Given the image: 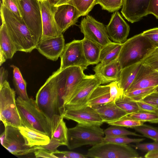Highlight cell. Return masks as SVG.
Returning a JSON list of instances; mask_svg holds the SVG:
<instances>
[{"label":"cell","mask_w":158,"mask_h":158,"mask_svg":"<svg viewBox=\"0 0 158 158\" xmlns=\"http://www.w3.org/2000/svg\"><path fill=\"white\" fill-rule=\"evenodd\" d=\"M59 152L65 155L67 158H87L85 155L74 152L59 151Z\"/></svg>","instance_id":"cell-50"},{"label":"cell","mask_w":158,"mask_h":158,"mask_svg":"<svg viewBox=\"0 0 158 158\" xmlns=\"http://www.w3.org/2000/svg\"><path fill=\"white\" fill-rule=\"evenodd\" d=\"M156 48L142 33L127 40L122 44L117 61L122 69L141 62Z\"/></svg>","instance_id":"cell-3"},{"label":"cell","mask_w":158,"mask_h":158,"mask_svg":"<svg viewBox=\"0 0 158 158\" xmlns=\"http://www.w3.org/2000/svg\"><path fill=\"white\" fill-rule=\"evenodd\" d=\"M66 68L54 72L40 88L35 97L37 105L50 120L55 115L62 116L65 110L64 97Z\"/></svg>","instance_id":"cell-1"},{"label":"cell","mask_w":158,"mask_h":158,"mask_svg":"<svg viewBox=\"0 0 158 158\" xmlns=\"http://www.w3.org/2000/svg\"><path fill=\"white\" fill-rule=\"evenodd\" d=\"M55 6V19L60 31L63 34L69 27L76 24L81 15L77 9L70 4Z\"/></svg>","instance_id":"cell-15"},{"label":"cell","mask_w":158,"mask_h":158,"mask_svg":"<svg viewBox=\"0 0 158 158\" xmlns=\"http://www.w3.org/2000/svg\"><path fill=\"white\" fill-rule=\"evenodd\" d=\"M22 10V18L29 30L36 45L42 32L40 2L38 0H19Z\"/></svg>","instance_id":"cell-8"},{"label":"cell","mask_w":158,"mask_h":158,"mask_svg":"<svg viewBox=\"0 0 158 158\" xmlns=\"http://www.w3.org/2000/svg\"><path fill=\"white\" fill-rule=\"evenodd\" d=\"M65 108L62 115L64 118L84 124L100 126L104 123L99 114L91 106L87 105L78 108Z\"/></svg>","instance_id":"cell-13"},{"label":"cell","mask_w":158,"mask_h":158,"mask_svg":"<svg viewBox=\"0 0 158 158\" xmlns=\"http://www.w3.org/2000/svg\"><path fill=\"white\" fill-rule=\"evenodd\" d=\"M142 63L146 64L153 69H158V47L148 55L142 61Z\"/></svg>","instance_id":"cell-41"},{"label":"cell","mask_w":158,"mask_h":158,"mask_svg":"<svg viewBox=\"0 0 158 158\" xmlns=\"http://www.w3.org/2000/svg\"><path fill=\"white\" fill-rule=\"evenodd\" d=\"M150 0H123L121 12L131 23L137 22L148 15L147 8Z\"/></svg>","instance_id":"cell-19"},{"label":"cell","mask_w":158,"mask_h":158,"mask_svg":"<svg viewBox=\"0 0 158 158\" xmlns=\"http://www.w3.org/2000/svg\"><path fill=\"white\" fill-rule=\"evenodd\" d=\"M121 70L117 60L106 65L99 63L93 68L95 75L102 84L118 81Z\"/></svg>","instance_id":"cell-21"},{"label":"cell","mask_w":158,"mask_h":158,"mask_svg":"<svg viewBox=\"0 0 158 158\" xmlns=\"http://www.w3.org/2000/svg\"><path fill=\"white\" fill-rule=\"evenodd\" d=\"M112 101L110 98V87L108 85H100L98 86L90 94L87 105L93 106Z\"/></svg>","instance_id":"cell-29"},{"label":"cell","mask_w":158,"mask_h":158,"mask_svg":"<svg viewBox=\"0 0 158 158\" xmlns=\"http://www.w3.org/2000/svg\"><path fill=\"white\" fill-rule=\"evenodd\" d=\"M144 157L145 158H158V150L148 152Z\"/></svg>","instance_id":"cell-52"},{"label":"cell","mask_w":158,"mask_h":158,"mask_svg":"<svg viewBox=\"0 0 158 158\" xmlns=\"http://www.w3.org/2000/svg\"><path fill=\"white\" fill-rule=\"evenodd\" d=\"M142 33L149 39L156 48L158 47V27L147 30Z\"/></svg>","instance_id":"cell-44"},{"label":"cell","mask_w":158,"mask_h":158,"mask_svg":"<svg viewBox=\"0 0 158 158\" xmlns=\"http://www.w3.org/2000/svg\"><path fill=\"white\" fill-rule=\"evenodd\" d=\"M158 85V71L142 63L134 80L126 92Z\"/></svg>","instance_id":"cell-18"},{"label":"cell","mask_w":158,"mask_h":158,"mask_svg":"<svg viewBox=\"0 0 158 158\" xmlns=\"http://www.w3.org/2000/svg\"><path fill=\"white\" fill-rule=\"evenodd\" d=\"M145 139V138L133 139L127 136L104 137L102 142H110L122 144H127L131 143H139Z\"/></svg>","instance_id":"cell-39"},{"label":"cell","mask_w":158,"mask_h":158,"mask_svg":"<svg viewBox=\"0 0 158 158\" xmlns=\"http://www.w3.org/2000/svg\"><path fill=\"white\" fill-rule=\"evenodd\" d=\"M2 23L5 26L18 51L30 52L36 44L22 18L10 11L2 3L0 7Z\"/></svg>","instance_id":"cell-2"},{"label":"cell","mask_w":158,"mask_h":158,"mask_svg":"<svg viewBox=\"0 0 158 158\" xmlns=\"http://www.w3.org/2000/svg\"><path fill=\"white\" fill-rule=\"evenodd\" d=\"M154 92L158 93V85L156 87Z\"/></svg>","instance_id":"cell-55"},{"label":"cell","mask_w":158,"mask_h":158,"mask_svg":"<svg viewBox=\"0 0 158 158\" xmlns=\"http://www.w3.org/2000/svg\"><path fill=\"white\" fill-rule=\"evenodd\" d=\"M147 11L148 15L152 14L158 19V0H150Z\"/></svg>","instance_id":"cell-47"},{"label":"cell","mask_w":158,"mask_h":158,"mask_svg":"<svg viewBox=\"0 0 158 158\" xmlns=\"http://www.w3.org/2000/svg\"><path fill=\"white\" fill-rule=\"evenodd\" d=\"M64 118L60 115H55L51 118L50 139H56L60 142L62 145L67 146L68 128Z\"/></svg>","instance_id":"cell-25"},{"label":"cell","mask_w":158,"mask_h":158,"mask_svg":"<svg viewBox=\"0 0 158 158\" xmlns=\"http://www.w3.org/2000/svg\"><path fill=\"white\" fill-rule=\"evenodd\" d=\"M10 66L13 69V82L17 94L23 99L28 100L29 98L27 92V83L23 78L19 69L13 64Z\"/></svg>","instance_id":"cell-30"},{"label":"cell","mask_w":158,"mask_h":158,"mask_svg":"<svg viewBox=\"0 0 158 158\" xmlns=\"http://www.w3.org/2000/svg\"><path fill=\"white\" fill-rule=\"evenodd\" d=\"M131 117L143 122L158 123V114L149 112L140 111L131 114Z\"/></svg>","instance_id":"cell-38"},{"label":"cell","mask_w":158,"mask_h":158,"mask_svg":"<svg viewBox=\"0 0 158 158\" xmlns=\"http://www.w3.org/2000/svg\"><path fill=\"white\" fill-rule=\"evenodd\" d=\"M15 99V92L7 81L0 86V119L5 127L22 126Z\"/></svg>","instance_id":"cell-6"},{"label":"cell","mask_w":158,"mask_h":158,"mask_svg":"<svg viewBox=\"0 0 158 158\" xmlns=\"http://www.w3.org/2000/svg\"><path fill=\"white\" fill-rule=\"evenodd\" d=\"M65 45L63 34L54 38L40 40L36 49L47 59L57 60L60 57Z\"/></svg>","instance_id":"cell-17"},{"label":"cell","mask_w":158,"mask_h":158,"mask_svg":"<svg viewBox=\"0 0 158 158\" xmlns=\"http://www.w3.org/2000/svg\"><path fill=\"white\" fill-rule=\"evenodd\" d=\"M154 141L158 142V138L155 140Z\"/></svg>","instance_id":"cell-56"},{"label":"cell","mask_w":158,"mask_h":158,"mask_svg":"<svg viewBox=\"0 0 158 158\" xmlns=\"http://www.w3.org/2000/svg\"><path fill=\"white\" fill-rule=\"evenodd\" d=\"M104 135L100 126L78 123L68 129L67 146L71 150L84 145H95L102 142Z\"/></svg>","instance_id":"cell-5"},{"label":"cell","mask_w":158,"mask_h":158,"mask_svg":"<svg viewBox=\"0 0 158 158\" xmlns=\"http://www.w3.org/2000/svg\"><path fill=\"white\" fill-rule=\"evenodd\" d=\"M60 57V69L72 66H78L85 70L89 65L84 54L82 40H74L66 44Z\"/></svg>","instance_id":"cell-12"},{"label":"cell","mask_w":158,"mask_h":158,"mask_svg":"<svg viewBox=\"0 0 158 158\" xmlns=\"http://www.w3.org/2000/svg\"><path fill=\"white\" fill-rule=\"evenodd\" d=\"M156 87L137 89L127 92L124 94L133 101H141L148 95L154 92Z\"/></svg>","instance_id":"cell-37"},{"label":"cell","mask_w":158,"mask_h":158,"mask_svg":"<svg viewBox=\"0 0 158 158\" xmlns=\"http://www.w3.org/2000/svg\"><path fill=\"white\" fill-rule=\"evenodd\" d=\"M102 84L95 75H86L79 84L65 108H75L87 105L89 98L93 90Z\"/></svg>","instance_id":"cell-10"},{"label":"cell","mask_w":158,"mask_h":158,"mask_svg":"<svg viewBox=\"0 0 158 158\" xmlns=\"http://www.w3.org/2000/svg\"><path fill=\"white\" fill-rule=\"evenodd\" d=\"M82 41L84 54L89 65L98 64L102 47L84 38Z\"/></svg>","instance_id":"cell-28"},{"label":"cell","mask_w":158,"mask_h":158,"mask_svg":"<svg viewBox=\"0 0 158 158\" xmlns=\"http://www.w3.org/2000/svg\"><path fill=\"white\" fill-rule=\"evenodd\" d=\"M95 1L96 0H71L67 3L75 7L81 16H85L88 15L96 5Z\"/></svg>","instance_id":"cell-32"},{"label":"cell","mask_w":158,"mask_h":158,"mask_svg":"<svg viewBox=\"0 0 158 158\" xmlns=\"http://www.w3.org/2000/svg\"><path fill=\"white\" fill-rule=\"evenodd\" d=\"M40 2L42 22V32L40 40L56 37L63 34L60 31L55 19L56 6L47 0Z\"/></svg>","instance_id":"cell-14"},{"label":"cell","mask_w":158,"mask_h":158,"mask_svg":"<svg viewBox=\"0 0 158 158\" xmlns=\"http://www.w3.org/2000/svg\"><path fill=\"white\" fill-rule=\"evenodd\" d=\"M115 101L117 105L128 115L142 111L136 102L131 100L124 94Z\"/></svg>","instance_id":"cell-31"},{"label":"cell","mask_w":158,"mask_h":158,"mask_svg":"<svg viewBox=\"0 0 158 158\" xmlns=\"http://www.w3.org/2000/svg\"><path fill=\"white\" fill-rule=\"evenodd\" d=\"M144 122L126 115L115 121L107 123L110 125H116L127 128L133 127L143 124Z\"/></svg>","instance_id":"cell-34"},{"label":"cell","mask_w":158,"mask_h":158,"mask_svg":"<svg viewBox=\"0 0 158 158\" xmlns=\"http://www.w3.org/2000/svg\"><path fill=\"white\" fill-rule=\"evenodd\" d=\"M108 85L110 87V98L112 100L115 101L124 94L118 86L117 81L111 82Z\"/></svg>","instance_id":"cell-42"},{"label":"cell","mask_w":158,"mask_h":158,"mask_svg":"<svg viewBox=\"0 0 158 158\" xmlns=\"http://www.w3.org/2000/svg\"><path fill=\"white\" fill-rule=\"evenodd\" d=\"M2 146L12 154L16 156L25 155L38 150V146L30 147L18 128L7 126L0 136Z\"/></svg>","instance_id":"cell-9"},{"label":"cell","mask_w":158,"mask_h":158,"mask_svg":"<svg viewBox=\"0 0 158 158\" xmlns=\"http://www.w3.org/2000/svg\"><path fill=\"white\" fill-rule=\"evenodd\" d=\"M123 0H96V5L98 4L102 9L113 12L122 8Z\"/></svg>","instance_id":"cell-35"},{"label":"cell","mask_w":158,"mask_h":158,"mask_svg":"<svg viewBox=\"0 0 158 158\" xmlns=\"http://www.w3.org/2000/svg\"><path fill=\"white\" fill-rule=\"evenodd\" d=\"M106 27L109 38L114 42L123 44L127 40L130 27L118 11L112 14Z\"/></svg>","instance_id":"cell-16"},{"label":"cell","mask_w":158,"mask_h":158,"mask_svg":"<svg viewBox=\"0 0 158 158\" xmlns=\"http://www.w3.org/2000/svg\"><path fill=\"white\" fill-rule=\"evenodd\" d=\"M135 102L142 111L158 114V108L142 101Z\"/></svg>","instance_id":"cell-45"},{"label":"cell","mask_w":158,"mask_h":158,"mask_svg":"<svg viewBox=\"0 0 158 158\" xmlns=\"http://www.w3.org/2000/svg\"><path fill=\"white\" fill-rule=\"evenodd\" d=\"M84 38L102 47L111 41L108 36L106 27L92 16L87 15L79 25Z\"/></svg>","instance_id":"cell-11"},{"label":"cell","mask_w":158,"mask_h":158,"mask_svg":"<svg viewBox=\"0 0 158 158\" xmlns=\"http://www.w3.org/2000/svg\"><path fill=\"white\" fill-rule=\"evenodd\" d=\"M38 1H44V0H38Z\"/></svg>","instance_id":"cell-57"},{"label":"cell","mask_w":158,"mask_h":158,"mask_svg":"<svg viewBox=\"0 0 158 158\" xmlns=\"http://www.w3.org/2000/svg\"><path fill=\"white\" fill-rule=\"evenodd\" d=\"M2 4L17 15L22 17V10L19 0H2Z\"/></svg>","instance_id":"cell-40"},{"label":"cell","mask_w":158,"mask_h":158,"mask_svg":"<svg viewBox=\"0 0 158 158\" xmlns=\"http://www.w3.org/2000/svg\"><path fill=\"white\" fill-rule=\"evenodd\" d=\"M62 144L58 140L53 139H50L49 143L47 145L37 147L38 149H44L53 152L56 150L57 148Z\"/></svg>","instance_id":"cell-46"},{"label":"cell","mask_w":158,"mask_h":158,"mask_svg":"<svg viewBox=\"0 0 158 158\" xmlns=\"http://www.w3.org/2000/svg\"><path fill=\"white\" fill-rule=\"evenodd\" d=\"M110 126L104 130L106 137H115L127 135L143 137L142 135H139L135 132L130 131L123 127L116 125Z\"/></svg>","instance_id":"cell-33"},{"label":"cell","mask_w":158,"mask_h":158,"mask_svg":"<svg viewBox=\"0 0 158 158\" xmlns=\"http://www.w3.org/2000/svg\"><path fill=\"white\" fill-rule=\"evenodd\" d=\"M0 86L7 81L8 76V72L3 67H1L0 69Z\"/></svg>","instance_id":"cell-51"},{"label":"cell","mask_w":158,"mask_h":158,"mask_svg":"<svg viewBox=\"0 0 158 158\" xmlns=\"http://www.w3.org/2000/svg\"><path fill=\"white\" fill-rule=\"evenodd\" d=\"M36 158H57L52 152L44 149H39L34 152Z\"/></svg>","instance_id":"cell-49"},{"label":"cell","mask_w":158,"mask_h":158,"mask_svg":"<svg viewBox=\"0 0 158 158\" xmlns=\"http://www.w3.org/2000/svg\"><path fill=\"white\" fill-rule=\"evenodd\" d=\"M16 102L22 126L37 130L50 137L51 121L39 109L35 100L31 98L25 100L18 96Z\"/></svg>","instance_id":"cell-4"},{"label":"cell","mask_w":158,"mask_h":158,"mask_svg":"<svg viewBox=\"0 0 158 158\" xmlns=\"http://www.w3.org/2000/svg\"><path fill=\"white\" fill-rule=\"evenodd\" d=\"M70 0H60L57 4L55 6H57L67 3Z\"/></svg>","instance_id":"cell-53"},{"label":"cell","mask_w":158,"mask_h":158,"mask_svg":"<svg viewBox=\"0 0 158 158\" xmlns=\"http://www.w3.org/2000/svg\"><path fill=\"white\" fill-rule=\"evenodd\" d=\"M134 147L136 149L148 152L158 150V142L155 141L150 143H136Z\"/></svg>","instance_id":"cell-43"},{"label":"cell","mask_w":158,"mask_h":158,"mask_svg":"<svg viewBox=\"0 0 158 158\" xmlns=\"http://www.w3.org/2000/svg\"><path fill=\"white\" fill-rule=\"evenodd\" d=\"M136 131L141 134L143 137L154 141L158 138V128L144 124L133 127Z\"/></svg>","instance_id":"cell-36"},{"label":"cell","mask_w":158,"mask_h":158,"mask_svg":"<svg viewBox=\"0 0 158 158\" xmlns=\"http://www.w3.org/2000/svg\"><path fill=\"white\" fill-rule=\"evenodd\" d=\"M156 70L158 71V69H156Z\"/></svg>","instance_id":"cell-58"},{"label":"cell","mask_w":158,"mask_h":158,"mask_svg":"<svg viewBox=\"0 0 158 158\" xmlns=\"http://www.w3.org/2000/svg\"><path fill=\"white\" fill-rule=\"evenodd\" d=\"M85 156L93 158H139L137 152L127 144L103 142L92 146Z\"/></svg>","instance_id":"cell-7"},{"label":"cell","mask_w":158,"mask_h":158,"mask_svg":"<svg viewBox=\"0 0 158 158\" xmlns=\"http://www.w3.org/2000/svg\"><path fill=\"white\" fill-rule=\"evenodd\" d=\"M18 51L3 23L0 27V65L6 60L11 59Z\"/></svg>","instance_id":"cell-23"},{"label":"cell","mask_w":158,"mask_h":158,"mask_svg":"<svg viewBox=\"0 0 158 158\" xmlns=\"http://www.w3.org/2000/svg\"><path fill=\"white\" fill-rule=\"evenodd\" d=\"M51 4L55 6L60 0H47Z\"/></svg>","instance_id":"cell-54"},{"label":"cell","mask_w":158,"mask_h":158,"mask_svg":"<svg viewBox=\"0 0 158 158\" xmlns=\"http://www.w3.org/2000/svg\"><path fill=\"white\" fill-rule=\"evenodd\" d=\"M142 64L141 62L138 63L122 69L117 82L118 86L124 94L133 82Z\"/></svg>","instance_id":"cell-26"},{"label":"cell","mask_w":158,"mask_h":158,"mask_svg":"<svg viewBox=\"0 0 158 158\" xmlns=\"http://www.w3.org/2000/svg\"><path fill=\"white\" fill-rule=\"evenodd\" d=\"M92 107L99 114L104 123L115 121L129 115L117 105L115 101Z\"/></svg>","instance_id":"cell-22"},{"label":"cell","mask_w":158,"mask_h":158,"mask_svg":"<svg viewBox=\"0 0 158 158\" xmlns=\"http://www.w3.org/2000/svg\"><path fill=\"white\" fill-rule=\"evenodd\" d=\"M141 101L158 108V93L153 92Z\"/></svg>","instance_id":"cell-48"},{"label":"cell","mask_w":158,"mask_h":158,"mask_svg":"<svg viewBox=\"0 0 158 158\" xmlns=\"http://www.w3.org/2000/svg\"><path fill=\"white\" fill-rule=\"evenodd\" d=\"M122 45V44L111 42L102 47L99 58L100 63L106 65L117 60Z\"/></svg>","instance_id":"cell-27"},{"label":"cell","mask_w":158,"mask_h":158,"mask_svg":"<svg viewBox=\"0 0 158 158\" xmlns=\"http://www.w3.org/2000/svg\"><path fill=\"white\" fill-rule=\"evenodd\" d=\"M18 128L25 139L27 145L30 147L44 146L50 142V137L45 134L23 126Z\"/></svg>","instance_id":"cell-24"},{"label":"cell","mask_w":158,"mask_h":158,"mask_svg":"<svg viewBox=\"0 0 158 158\" xmlns=\"http://www.w3.org/2000/svg\"><path fill=\"white\" fill-rule=\"evenodd\" d=\"M81 67L72 66L66 68L64 102V106L72 96L79 84L86 75Z\"/></svg>","instance_id":"cell-20"}]
</instances>
